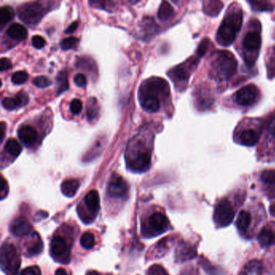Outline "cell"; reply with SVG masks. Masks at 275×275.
I'll return each mask as SVG.
<instances>
[{"label": "cell", "mask_w": 275, "mask_h": 275, "mask_svg": "<svg viewBox=\"0 0 275 275\" xmlns=\"http://www.w3.org/2000/svg\"><path fill=\"white\" fill-rule=\"evenodd\" d=\"M243 22V13L241 9L235 8L227 14L224 21L218 29V42L220 45L228 46L234 41L237 32L241 29Z\"/></svg>", "instance_id": "1"}, {"label": "cell", "mask_w": 275, "mask_h": 275, "mask_svg": "<svg viewBox=\"0 0 275 275\" xmlns=\"http://www.w3.org/2000/svg\"><path fill=\"white\" fill-rule=\"evenodd\" d=\"M237 62L228 51L218 52L211 63V71L220 80L230 79L237 71Z\"/></svg>", "instance_id": "2"}, {"label": "cell", "mask_w": 275, "mask_h": 275, "mask_svg": "<svg viewBox=\"0 0 275 275\" xmlns=\"http://www.w3.org/2000/svg\"><path fill=\"white\" fill-rule=\"evenodd\" d=\"M20 263V256L15 245L5 242L1 250L2 271L6 275H17Z\"/></svg>", "instance_id": "3"}, {"label": "cell", "mask_w": 275, "mask_h": 275, "mask_svg": "<svg viewBox=\"0 0 275 275\" xmlns=\"http://www.w3.org/2000/svg\"><path fill=\"white\" fill-rule=\"evenodd\" d=\"M169 85L164 79H151L148 81L147 84L141 86L140 90V98H147V97H154L158 98L159 94L167 96L170 94Z\"/></svg>", "instance_id": "4"}, {"label": "cell", "mask_w": 275, "mask_h": 275, "mask_svg": "<svg viewBox=\"0 0 275 275\" xmlns=\"http://www.w3.org/2000/svg\"><path fill=\"white\" fill-rule=\"evenodd\" d=\"M50 252L54 260L68 264L71 261V248L67 241L61 236H55L50 243Z\"/></svg>", "instance_id": "5"}, {"label": "cell", "mask_w": 275, "mask_h": 275, "mask_svg": "<svg viewBox=\"0 0 275 275\" xmlns=\"http://www.w3.org/2000/svg\"><path fill=\"white\" fill-rule=\"evenodd\" d=\"M18 15L27 24H36L43 15V7L38 2H26L18 7Z\"/></svg>", "instance_id": "6"}, {"label": "cell", "mask_w": 275, "mask_h": 275, "mask_svg": "<svg viewBox=\"0 0 275 275\" xmlns=\"http://www.w3.org/2000/svg\"><path fill=\"white\" fill-rule=\"evenodd\" d=\"M151 165V153L148 150H139L128 162V169L137 173L145 172Z\"/></svg>", "instance_id": "7"}, {"label": "cell", "mask_w": 275, "mask_h": 275, "mask_svg": "<svg viewBox=\"0 0 275 275\" xmlns=\"http://www.w3.org/2000/svg\"><path fill=\"white\" fill-rule=\"evenodd\" d=\"M234 218V211L227 199H223L215 207L214 219L220 227H226L232 223Z\"/></svg>", "instance_id": "8"}, {"label": "cell", "mask_w": 275, "mask_h": 275, "mask_svg": "<svg viewBox=\"0 0 275 275\" xmlns=\"http://www.w3.org/2000/svg\"><path fill=\"white\" fill-rule=\"evenodd\" d=\"M260 94L258 88L254 84L245 86L240 89L236 94V101L241 106H250L258 100Z\"/></svg>", "instance_id": "9"}, {"label": "cell", "mask_w": 275, "mask_h": 275, "mask_svg": "<svg viewBox=\"0 0 275 275\" xmlns=\"http://www.w3.org/2000/svg\"><path fill=\"white\" fill-rule=\"evenodd\" d=\"M128 191V185L125 180L119 175H114L109 182L107 192L113 198H124Z\"/></svg>", "instance_id": "10"}, {"label": "cell", "mask_w": 275, "mask_h": 275, "mask_svg": "<svg viewBox=\"0 0 275 275\" xmlns=\"http://www.w3.org/2000/svg\"><path fill=\"white\" fill-rule=\"evenodd\" d=\"M148 226L151 233L158 235L165 233L168 229L170 223L164 214L158 211L150 215L148 220Z\"/></svg>", "instance_id": "11"}, {"label": "cell", "mask_w": 275, "mask_h": 275, "mask_svg": "<svg viewBox=\"0 0 275 275\" xmlns=\"http://www.w3.org/2000/svg\"><path fill=\"white\" fill-rule=\"evenodd\" d=\"M10 230L16 237H24L32 232V226L25 218L18 217L11 222Z\"/></svg>", "instance_id": "12"}, {"label": "cell", "mask_w": 275, "mask_h": 275, "mask_svg": "<svg viewBox=\"0 0 275 275\" xmlns=\"http://www.w3.org/2000/svg\"><path fill=\"white\" fill-rule=\"evenodd\" d=\"M18 137L26 146H32L37 140V132L30 125L21 126L18 130Z\"/></svg>", "instance_id": "13"}, {"label": "cell", "mask_w": 275, "mask_h": 275, "mask_svg": "<svg viewBox=\"0 0 275 275\" xmlns=\"http://www.w3.org/2000/svg\"><path fill=\"white\" fill-rule=\"evenodd\" d=\"M84 202L86 207H88V211L92 214V217L94 218L100 208V198L98 192L95 190L88 192L84 198Z\"/></svg>", "instance_id": "14"}, {"label": "cell", "mask_w": 275, "mask_h": 275, "mask_svg": "<svg viewBox=\"0 0 275 275\" xmlns=\"http://www.w3.org/2000/svg\"><path fill=\"white\" fill-rule=\"evenodd\" d=\"M25 253L28 256H34L41 253L43 250V243L41 237L36 233H33L29 239L26 241Z\"/></svg>", "instance_id": "15"}, {"label": "cell", "mask_w": 275, "mask_h": 275, "mask_svg": "<svg viewBox=\"0 0 275 275\" xmlns=\"http://www.w3.org/2000/svg\"><path fill=\"white\" fill-rule=\"evenodd\" d=\"M261 42L262 39L260 33L257 31H250L245 35L243 45L249 51H258L261 47Z\"/></svg>", "instance_id": "16"}, {"label": "cell", "mask_w": 275, "mask_h": 275, "mask_svg": "<svg viewBox=\"0 0 275 275\" xmlns=\"http://www.w3.org/2000/svg\"><path fill=\"white\" fill-rule=\"evenodd\" d=\"M260 138V134L257 131L253 129H247L240 133L238 136V140L240 143L246 146H253L256 145Z\"/></svg>", "instance_id": "17"}, {"label": "cell", "mask_w": 275, "mask_h": 275, "mask_svg": "<svg viewBox=\"0 0 275 275\" xmlns=\"http://www.w3.org/2000/svg\"><path fill=\"white\" fill-rule=\"evenodd\" d=\"M6 34L13 40L23 41L28 36V31L21 24L14 23L9 26V28L6 30Z\"/></svg>", "instance_id": "18"}, {"label": "cell", "mask_w": 275, "mask_h": 275, "mask_svg": "<svg viewBox=\"0 0 275 275\" xmlns=\"http://www.w3.org/2000/svg\"><path fill=\"white\" fill-rule=\"evenodd\" d=\"M196 250L191 245L188 244H182L177 250L178 260L183 261L190 260L192 258L196 257Z\"/></svg>", "instance_id": "19"}, {"label": "cell", "mask_w": 275, "mask_h": 275, "mask_svg": "<svg viewBox=\"0 0 275 275\" xmlns=\"http://www.w3.org/2000/svg\"><path fill=\"white\" fill-rule=\"evenodd\" d=\"M79 185L80 183L77 180H67L62 183L61 189L64 195L71 198L76 194L79 190Z\"/></svg>", "instance_id": "20"}, {"label": "cell", "mask_w": 275, "mask_h": 275, "mask_svg": "<svg viewBox=\"0 0 275 275\" xmlns=\"http://www.w3.org/2000/svg\"><path fill=\"white\" fill-rule=\"evenodd\" d=\"M244 275H263V263L258 260L250 261L245 265Z\"/></svg>", "instance_id": "21"}, {"label": "cell", "mask_w": 275, "mask_h": 275, "mask_svg": "<svg viewBox=\"0 0 275 275\" xmlns=\"http://www.w3.org/2000/svg\"><path fill=\"white\" fill-rule=\"evenodd\" d=\"M141 106L145 109V111H150V112H156L160 108V101H159L158 98L147 97V98H142Z\"/></svg>", "instance_id": "22"}, {"label": "cell", "mask_w": 275, "mask_h": 275, "mask_svg": "<svg viewBox=\"0 0 275 275\" xmlns=\"http://www.w3.org/2000/svg\"><path fill=\"white\" fill-rule=\"evenodd\" d=\"M275 235L269 229H263L258 235V242L262 247H268L274 243Z\"/></svg>", "instance_id": "23"}, {"label": "cell", "mask_w": 275, "mask_h": 275, "mask_svg": "<svg viewBox=\"0 0 275 275\" xmlns=\"http://www.w3.org/2000/svg\"><path fill=\"white\" fill-rule=\"evenodd\" d=\"M4 149L6 153L12 157H17L22 151L21 145L15 139H9L6 141Z\"/></svg>", "instance_id": "24"}, {"label": "cell", "mask_w": 275, "mask_h": 275, "mask_svg": "<svg viewBox=\"0 0 275 275\" xmlns=\"http://www.w3.org/2000/svg\"><path fill=\"white\" fill-rule=\"evenodd\" d=\"M57 81V92L58 94H62V92H66L68 89V79L67 72L66 71H61L56 78Z\"/></svg>", "instance_id": "25"}, {"label": "cell", "mask_w": 275, "mask_h": 275, "mask_svg": "<svg viewBox=\"0 0 275 275\" xmlns=\"http://www.w3.org/2000/svg\"><path fill=\"white\" fill-rule=\"evenodd\" d=\"M174 15L173 6H171L169 2H163L161 4L159 10H158V16L162 20H167L172 17Z\"/></svg>", "instance_id": "26"}, {"label": "cell", "mask_w": 275, "mask_h": 275, "mask_svg": "<svg viewBox=\"0 0 275 275\" xmlns=\"http://www.w3.org/2000/svg\"><path fill=\"white\" fill-rule=\"evenodd\" d=\"M251 222V215L246 211H241L237 220V226L241 231H245Z\"/></svg>", "instance_id": "27"}, {"label": "cell", "mask_w": 275, "mask_h": 275, "mask_svg": "<svg viewBox=\"0 0 275 275\" xmlns=\"http://www.w3.org/2000/svg\"><path fill=\"white\" fill-rule=\"evenodd\" d=\"M14 16L15 11L11 6H2V8L0 9V24L1 26L5 25L6 23L11 21Z\"/></svg>", "instance_id": "28"}, {"label": "cell", "mask_w": 275, "mask_h": 275, "mask_svg": "<svg viewBox=\"0 0 275 275\" xmlns=\"http://www.w3.org/2000/svg\"><path fill=\"white\" fill-rule=\"evenodd\" d=\"M172 75L175 79H177L178 81L187 82L190 76V72L185 66H176L173 71Z\"/></svg>", "instance_id": "29"}, {"label": "cell", "mask_w": 275, "mask_h": 275, "mask_svg": "<svg viewBox=\"0 0 275 275\" xmlns=\"http://www.w3.org/2000/svg\"><path fill=\"white\" fill-rule=\"evenodd\" d=\"M80 243H81L82 246L87 250H91L95 245L94 235L91 233H84L80 239Z\"/></svg>", "instance_id": "30"}, {"label": "cell", "mask_w": 275, "mask_h": 275, "mask_svg": "<svg viewBox=\"0 0 275 275\" xmlns=\"http://www.w3.org/2000/svg\"><path fill=\"white\" fill-rule=\"evenodd\" d=\"M261 180L265 185L273 187L275 186V171H266L262 173Z\"/></svg>", "instance_id": "31"}, {"label": "cell", "mask_w": 275, "mask_h": 275, "mask_svg": "<svg viewBox=\"0 0 275 275\" xmlns=\"http://www.w3.org/2000/svg\"><path fill=\"white\" fill-rule=\"evenodd\" d=\"M208 6H204L205 12L207 13V15H218L222 8V3L220 2H206Z\"/></svg>", "instance_id": "32"}, {"label": "cell", "mask_w": 275, "mask_h": 275, "mask_svg": "<svg viewBox=\"0 0 275 275\" xmlns=\"http://www.w3.org/2000/svg\"><path fill=\"white\" fill-rule=\"evenodd\" d=\"M28 75L25 71H17L11 76V82L15 85H20L28 80Z\"/></svg>", "instance_id": "33"}, {"label": "cell", "mask_w": 275, "mask_h": 275, "mask_svg": "<svg viewBox=\"0 0 275 275\" xmlns=\"http://www.w3.org/2000/svg\"><path fill=\"white\" fill-rule=\"evenodd\" d=\"M79 43V39L76 38L75 36H71L63 40L61 42V48L64 50H69L76 47Z\"/></svg>", "instance_id": "34"}, {"label": "cell", "mask_w": 275, "mask_h": 275, "mask_svg": "<svg viewBox=\"0 0 275 275\" xmlns=\"http://www.w3.org/2000/svg\"><path fill=\"white\" fill-rule=\"evenodd\" d=\"M252 7L257 11H271L272 9V5L268 2H261V1H250Z\"/></svg>", "instance_id": "35"}, {"label": "cell", "mask_w": 275, "mask_h": 275, "mask_svg": "<svg viewBox=\"0 0 275 275\" xmlns=\"http://www.w3.org/2000/svg\"><path fill=\"white\" fill-rule=\"evenodd\" d=\"M32 83L39 88H48L52 84L50 79H48L45 76H39V77L35 78Z\"/></svg>", "instance_id": "36"}, {"label": "cell", "mask_w": 275, "mask_h": 275, "mask_svg": "<svg viewBox=\"0 0 275 275\" xmlns=\"http://www.w3.org/2000/svg\"><path fill=\"white\" fill-rule=\"evenodd\" d=\"M15 98L17 102L18 107H24L25 105L28 104V101H29L28 94H26L24 92H20L18 93Z\"/></svg>", "instance_id": "37"}, {"label": "cell", "mask_w": 275, "mask_h": 275, "mask_svg": "<svg viewBox=\"0 0 275 275\" xmlns=\"http://www.w3.org/2000/svg\"><path fill=\"white\" fill-rule=\"evenodd\" d=\"M83 110V102L81 100L75 98L73 99L71 102V111L75 115H79Z\"/></svg>", "instance_id": "38"}, {"label": "cell", "mask_w": 275, "mask_h": 275, "mask_svg": "<svg viewBox=\"0 0 275 275\" xmlns=\"http://www.w3.org/2000/svg\"><path fill=\"white\" fill-rule=\"evenodd\" d=\"M2 107H4L6 110L11 111L18 107L17 102L15 100V98H5L2 100Z\"/></svg>", "instance_id": "39"}, {"label": "cell", "mask_w": 275, "mask_h": 275, "mask_svg": "<svg viewBox=\"0 0 275 275\" xmlns=\"http://www.w3.org/2000/svg\"><path fill=\"white\" fill-rule=\"evenodd\" d=\"M19 275H41V270L36 266L28 267V268L23 270Z\"/></svg>", "instance_id": "40"}, {"label": "cell", "mask_w": 275, "mask_h": 275, "mask_svg": "<svg viewBox=\"0 0 275 275\" xmlns=\"http://www.w3.org/2000/svg\"><path fill=\"white\" fill-rule=\"evenodd\" d=\"M32 45L36 49H42L45 45V40L41 36H34L32 39Z\"/></svg>", "instance_id": "41"}, {"label": "cell", "mask_w": 275, "mask_h": 275, "mask_svg": "<svg viewBox=\"0 0 275 275\" xmlns=\"http://www.w3.org/2000/svg\"><path fill=\"white\" fill-rule=\"evenodd\" d=\"M74 81H75V84H76L78 87H80V88L85 87L87 84H88V80H87V78H86L84 74H77V75L75 76Z\"/></svg>", "instance_id": "42"}, {"label": "cell", "mask_w": 275, "mask_h": 275, "mask_svg": "<svg viewBox=\"0 0 275 275\" xmlns=\"http://www.w3.org/2000/svg\"><path fill=\"white\" fill-rule=\"evenodd\" d=\"M149 275H169L162 267L158 265L153 266L149 271Z\"/></svg>", "instance_id": "43"}, {"label": "cell", "mask_w": 275, "mask_h": 275, "mask_svg": "<svg viewBox=\"0 0 275 275\" xmlns=\"http://www.w3.org/2000/svg\"><path fill=\"white\" fill-rule=\"evenodd\" d=\"M208 45H209V41L207 39H205V40H203L200 43V45L198 46V50H197V54H198V57H202V56L206 54Z\"/></svg>", "instance_id": "44"}, {"label": "cell", "mask_w": 275, "mask_h": 275, "mask_svg": "<svg viewBox=\"0 0 275 275\" xmlns=\"http://www.w3.org/2000/svg\"><path fill=\"white\" fill-rule=\"evenodd\" d=\"M94 105H95V103H93L92 105L90 104V107H88L87 115H88L89 121H93L95 119L97 115H98V111H97V108H96Z\"/></svg>", "instance_id": "45"}, {"label": "cell", "mask_w": 275, "mask_h": 275, "mask_svg": "<svg viewBox=\"0 0 275 275\" xmlns=\"http://www.w3.org/2000/svg\"><path fill=\"white\" fill-rule=\"evenodd\" d=\"M0 65H1V66H0V71H2V72L5 71H8V70H10L12 67L11 61L6 58H1Z\"/></svg>", "instance_id": "46"}, {"label": "cell", "mask_w": 275, "mask_h": 275, "mask_svg": "<svg viewBox=\"0 0 275 275\" xmlns=\"http://www.w3.org/2000/svg\"><path fill=\"white\" fill-rule=\"evenodd\" d=\"M1 190V199H3L7 194L8 189H7V183H6V180L2 177L1 179V190Z\"/></svg>", "instance_id": "47"}, {"label": "cell", "mask_w": 275, "mask_h": 275, "mask_svg": "<svg viewBox=\"0 0 275 275\" xmlns=\"http://www.w3.org/2000/svg\"><path fill=\"white\" fill-rule=\"evenodd\" d=\"M268 130L270 133L275 138V115L271 118L268 123Z\"/></svg>", "instance_id": "48"}, {"label": "cell", "mask_w": 275, "mask_h": 275, "mask_svg": "<svg viewBox=\"0 0 275 275\" xmlns=\"http://www.w3.org/2000/svg\"><path fill=\"white\" fill-rule=\"evenodd\" d=\"M5 131H6V124L4 122H1L0 124V142H2L5 136Z\"/></svg>", "instance_id": "49"}, {"label": "cell", "mask_w": 275, "mask_h": 275, "mask_svg": "<svg viewBox=\"0 0 275 275\" xmlns=\"http://www.w3.org/2000/svg\"><path fill=\"white\" fill-rule=\"evenodd\" d=\"M78 24H79V23H78L77 21H75L74 23H72L71 25L69 26V28L66 29V33H72V32H75V31L77 29Z\"/></svg>", "instance_id": "50"}, {"label": "cell", "mask_w": 275, "mask_h": 275, "mask_svg": "<svg viewBox=\"0 0 275 275\" xmlns=\"http://www.w3.org/2000/svg\"><path fill=\"white\" fill-rule=\"evenodd\" d=\"M55 275H68V274H67V272L64 269L59 268V269L57 270V271H56Z\"/></svg>", "instance_id": "51"}, {"label": "cell", "mask_w": 275, "mask_h": 275, "mask_svg": "<svg viewBox=\"0 0 275 275\" xmlns=\"http://www.w3.org/2000/svg\"><path fill=\"white\" fill-rule=\"evenodd\" d=\"M271 214L275 217V203L271 207Z\"/></svg>", "instance_id": "52"}]
</instances>
